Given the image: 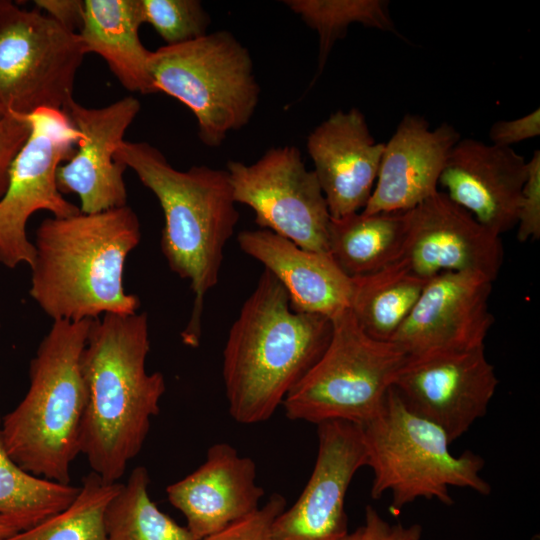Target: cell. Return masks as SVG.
<instances>
[{"instance_id": "1", "label": "cell", "mask_w": 540, "mask_h": 540, "mask_svg": "<svg viewBox=\"0 0 540 540\" xmlns=\"http://www.w3.org/2000/svg\"><path fill=\"white\" fill-rule=\"evenodd\" d=\"M149 351L146 312L92 319L81 360L87 399L79 448L109 483L140 453L166 391L163 374L146 370Z\"/></svg>"}, {"instance_id": "2", "label": "cell", "mask_w": 540, "mask_h": 540, "mask_svg": "<svg viewBox=\"0 0 540 540\" xmlns=\"http://www.w3.org/2000/svg\"><path fill=\"white\" fill-rule=\"evenodd\" d=\"M140 240L139 218L128 205L45 218L33 243L31 298L53 321L136 313L140 300L126 292L123 280Z\"/></svg>"}, {"instance_id": "3", "label": "cell", "mask_w": 540, "mask_h": 540, "mask_svg": "<svg viewBox=\"0 0 540 540\" xmlns=\"http://www.w3.org/2000/svg\"><path fill=\"white\" fill-rule=\"evenodd\" d=\"M332 331L330 318L293 311L285 288L264 269L223 350L230 416L245 425L270 419L320 359Z\"/></svg>"}, {"instance_id": "4", "label": "cell", "mask_w": 540, "mask_h": 540, "mask_svg": "<svg viewBox=\"0 0 540 540\" xmlns=\"http://www.w3.org/2000/svg\"><path fill=\"white\" fill-rule=\"evenodd\" d=\"M115 160L131 168L160 203L163 256L172 272L189 281L194 294L181 338L184 344L197 347L204 299L218 283L224 248L239 221L228 173L206 165L178 170L145 141L124 140Z\"/></svg>"}, {"instance_id": "5", "label": "cell", "mask_w": 540, "mask_h": 540, "mask_svg": "<svg viewBox=\"0 0 540 540\" xmlns=\"http://www.w3.org/2000/svg\"><path fill=\"white\" fill-rule=\"evenodd\" d=\"M92 319L53 321L29 366V388L3 420L1 435L11 458L25 471L70 484L80 454L86 407L81 360Z\"/></svg>"}, {"instance_id": "6", "label": "cell", "mask_w": 540, "mask_h": 540, "mask_svg": "<svg viewBox=\"0 0 540 540\" xmlns=\"http://www.w3.org/2000/svg\"><path fill=\"white\" fill-rule=\"evenodd\" d=\"M360 429L366 466L373 472L370 495L379 499L389 492L394 514L420 498L452 505V487L491 493L480 475L483 458L471 451L451 453L446 433L410 411L392 387L380 411Z\"/></svg>"}, {"instance_id": "7", "label": "cell", "mask_w": 540, "mask_h": 540, "mask_svg": "<svg viewBox=\"0 0 540 540\" xmlns=\"http://www.w3.org/2000/svg\"><path fill=\"white\" fill-rule=\"evenodd\" d=\"M149 70L155 93L186 105L196 118L199 139L210 148L246 126L259 102L251 55L227 30L151 51Z\"/></svg>"}, {"instance_id": "8", "label": "cell", "mask_w": 540, "mask_h": 540, "mask_svg": "<svg viewBox=\"0 0 540 540\" xmlns=\"http://www.w3.org/2000/svg\"><path fill=\"white\" fill-rule=\"evenodd\" d=\"M330 342L292 388L282 407L288 419L361 425L382 408L406 353L392 341L368 336L346 309L333 317Z\"/></svg>"}, {"instance_id": "9", "label": "cell", "mask_w": 540, "mask_h": 540, "mask_svg": "<svg viewBox=\"0 0 540 540\" xmlns=\"http://www.w3.org/2000/svg\"><path fill=\"white\" fill-rule=\"evenodd\" d=\"M86 54L78 33L38 9L0 0V107L5 112L64 113L74 101L76 75Z\"/></svg>"}, {"instance_id": "10", "label": "cell", "mask_w": 540, "mask_h": 540, "mask_svg": "<svg viewBox=\"0 0 540 540\" xmlns=\"http://www.w3.org/2000/svg\"><path fill=\"white\" fill-rule=\"evenodd\" d=\"M27 118L31 132L12 163L0 199V263L9 269L33 264L35 248L26 227L34 213L47 210L54 217H68L81 212L63 197L56 182L58 167L75 153L79 132L60 111L41 109Z\"/></svg>"}, {"instance_id": "11", "label": "cell", "mask_w": 540, "mask_h": 540, "mask_svg": "<svg viewBox=\"0 0 540 540\" xmlns=\"http://www.w3.org/2000/svg\"><path fill=\"white\" fill-rule=\"evenodd\" d=\"M226 171L236 203L255 223L306 250L328 253L331 215L314 171L295 146L269 148L256 162L230 160Z\"/></svg>"}, {"instance_id": "12", "label": "cell", "mask_w": 540, "mask_h": 540, "mask_svg": "<svg viewBox=\"0 0 540 540\" xmlns=\"http://www.w3.org/2000/svg\"><path fill=\"white\" fill-rule=\"evenodd\" d=\"M499 380L484 346L407 356L392 388L454 442L487 413Z\"/></svg>"}, {"instance_id": "13", "label": "cell", "mask_w": 540, "mask_h": 540, "mask_svg": "<svg viewBox=\"0 0 540 540\" xmlns=\"http://www.w3.org/2000/svg\"><path fill=\"white\" fill-rule=\"evenodd\" d=\"M317 441L312 473L295 503L275 518L272 540H343L349 534L347 491L367 464L360 425L319 423Z\"/></svg>"}, {"instance_id": "14", "label": "cell", "mask_w": 540, "mask_h": 540, "mask_svg": "<svg viewBox=\"0 0 540 540\" xmlns=\"http://www.w3.org/2000/svg\"><path fill=\"white\" fill-rule=\"evenodd\" d=\"M503 258L500 235L440 190L408 210L401 260L415 274L430 279L443 273L476 272L494 281Z\"/></svg>"}, {"instance_id": "15", "label": "cell", "mask_w": 540, "mask_h": 540, "mask_svg": "<svg viewBox=\"0 0 540 540\" xmlns=\"http://www.w3.org/2000/svg\"><path fill=\"white\" fill-rule=\"evenodd\" d=\"M140 109L137 98L126 96L99 108L74 100L64 111L80 138L73 156L58 167L56 182L62 194L78 195L82 213L127 205V167L115 160V153Z\"/></svg>"}, {"instance_id": "16", "label": "cell", "mask_w": 540, "mask_h": 540, "mask_svg": "<svg viewBox=\"0 0 540 540\" xmlns=\"http://www.w3.org/2000/svg\"><path fill=\"white\" fill-rule=\"evenodd\" d=\"M492 283L476 272L430 278L391 341L407 356L484 346L494 323L489 309Z\"/></svg>"}, {"instance_id": "17", "label": "cell", "mask_w": 540, "mask_h": 540, "mask_svg": "<svg viewBox=\"0 0 540 540\" xmlns=\"http://www.w3.org/2000/svg\"><path fill=\"white\" fill-rule=\"evenodd\" d=\"M526 162L512 147L460 138L448 155L438 188L483 226L501 235L517 224Z\"/></svg>"}, {"instance_id": "18", "label": "cell", "mask_w": 540, "mask_h": 540, "mask_svg": "<svg viewBox=\"0 0 540 540\" xmlns=\"http://www.w3.org/2000/svg\"><path fill=\"white\" fill-rule=\"evenodd\" d=\"M307 152L332 218L360 212L375 186L384 143L357 108L338 110L307 138Z\"/></svg>"}, {"instance_id": "19", "label": "cell", "mask_w": 540, "mask_h": 540, "mask_svg": "<svg viewBox=\"0 0 540 540\" xmlns=\"http://www.w3.org/2000/svg\"><path fill=\"white\" fill-rule=\"evenodd\" d=\"M255 462L228 443L211 445L204 462L170 484L166 494L201 540L260 507L265 491L257 484Z\"/></svg>"}, {"instance_id": "20", "label": "cell", "mask_w": 540, "mask_h": 540, "mask_svg": "<svg viewBox=\"0 0 540 540\" xmlns=\"http://www.w3.org/2000/svg\"><path fill=\"white\" fill-rule=\"evenodd\" d=\"M461 135L442 123L430 129L417 114H405L384 143L373 192L365 214L408 211L435 194L448 155Z\"/></svg>"}, {"instance_id": "21", "label": "cell", "mask_w": 540, "mask_h": 540, "mask_svg": "<svg viewBox=\"0 0 540 540\" xmlns=\"http://www.w3.org/2000/svg\"><path fill=\"white\" fill-rule=\"evenodd\" d=\"M237 242L282 284L293 311L332 319L349 309L351 278L329 253L306 250L261 228L241 231Z\"/></svg>"}, {"instance_id": "22", "label": "cell", "mask_w": 540, "mask_h": 540, "mask_svg": "<svg viewBox=\"0 0 540 540\" xmlns=\"http://www.w3.org/2000/svg\"><path fill=\"white\" fill-rule=\"evenodd\" d=\"M140 0H85L78 32L86 53L99 55L121 85L131 92L155 93L150 52L139 36Z\"/></svg>"}, {"instance_id": "23", "label": "cell", "mask_w": 540, "mask_h": 540, "mask_svg": "<svg viewBox=\"0 0 540 540\" xmlns=\"http://www.w3.org/2000/svg\"><path fill=\"white\" fill-rule=\"evenodd\" d=\"M408 231V211L332 218L328 253L350 278L379 271L401 259Z\"/></svg>"}, {"instance_id": "24", "label": "cell", "mask_w": 540, "mask_h": 540, "mask_svg": "<svg viewBox=\"0 0 540 540\" xmlns=\"http://www.w3.org/2000/svg\"><path fill=\"white\" fill-rule=\"evenodd\" d=\"M428 280L412 272L400 259L374 273L351 278L349 310L368 336L391 341Z\"/></svg>"}, {"instance_id": "25", "label": "cell", "mask_w": 540, "mask_h": 540, "mask_svg": "<svg viewBox=\"0 0 540 540\" xmlns=\"http://www.w3.org/2000/svg\"><path fill=\"white\" fill-rule=\"evenodd\" d=\"M149 483L145 467L132 470L106 507L105 540H196L152 501Z\"/></svg>"}, {"instance_id": "26", "label": "cell", "mask_w": 540, "mask_h": 540, "mask_svg": "<svg viewBox=\"0 0 540 540\" xmlns=\"http://www.w3.org/2000/svg\"><path fill=\"white\" fill-rule=\"evenodd\" d=\"M284 4L318 34L319 53L316 81L337 40L345 37L350 25L393 32L399 35L386 0H286Z\"/></svg>"}, {"instance_id": "27", "label": "cell", "mask_w": 540, "mask_h": 540, "mask_svg": "<svg viewBox=\"0 0 540 540\" xmlns=\"http://www.w3.org/2000/svg\"><path fill=\"white\" fill-rule=\"evenodd\" d=\"M121 486L90 472L67 508L2 540H105V510Z\"/></svg>"}, {"instance_id": "28", "label": "cell", "mask_w": 540, "mask_h": 540, "mask_svg": "<svg viewBox=\"0 0 540 540\" xmlns=\"http://www.w3.org/2000/svg\"><path fill=\"white\" fill-rule=\"evenodd\" d=\"M80 486L62 484L22 469L9 455L0 429V513L44 520L67 508Z\"/></svg>"}, {"instance_id": "29", "label": "cell", "mask_w": 540, "mask_h": 540, "mask_svg": "<svg viewBox=\"0 0 540 540\" xmlns=\"http://www.w3.org/2000/svg\"><path fill=\"white\" fill-rule=\"evenodd\" d=\"M143 22L165 45L193 41L207 34L211 18L198 0H140Z\"/></svg>"}, {"instance_id": "30", "label": "cell", "mask_w": 540, "mask_h": 540, "mask_svg": "<svg viewBox=\"0 0 540 540\" xmlns=\"http://www.w3.org/2000/svg\"><path fill=\"white\" fill-rule=\"evenodd\" d=\"M285 507V498L272 494L255 511L201 540H272L273 522Z\"/></svg>"}, {"instance_id": "31", "label": "cell", "mask_w": 540, "mask_h": 540, "mask_svg": "<svg viewBox=\"0 0 540 540\" xmlns=\"http://www.w3.org/2000/svg\"><path fill=\"white\" fill-rule=\"evenodd\" d=\"M526 179L523 184L517 211V239L521 242L540 237V151L535 150L526 162Z\"/></svg>"}, {"instance_id": "32", "label": "cell", "mask_w": 540, "mask_h": 540, "mask_svg": "<svg viewBox=\"0 0 540 540\" xmlns=\"http://www.w3.org/2000/svg\"><path fill=\"white\" fill-rule=\"evenodd\" d=\"M31 132L27 116L6 112L0 116V199L5 194L12 163Z\"/></svg>"}, {"instance_id": "33", "label": "cell", "mask_w": 540, "mask_h": 540, "mask_svg": "<svg viewBox=\"0 0 540 540\" xmlns=\"http://www.w3.org/2000/svg\"><path fill=\"white\" fill-rule=\"evenodd\" d=\"M539 134V108L513 120L496 121L489 130L491 144L504 147H512L513 144L534 138Z\"/></svg>"}, {"instance_id": "34", "label": "cell", "mask_w": 540, "mask_h": 540, "mask_svg": "<svg viewBox=\"0 0 540 540\" xmlns=\"http://www.w3.org/2000/svg\"><path fill=\"white\" fill-rule=\"evenodd\" d=\"M361 540H422V527L419 524H390L369 505L365 509L364 525L361 526Z\"/></svg>"}, {"instance_id": "35", "label": "cell", "mask_w": 540, "mask_h": 540, "mask_svg": "<svg viewBox=\"0 0 540 540\" xmlns=\"http://www.w3.org/2000/svg\"><path fill=\"white\" fill-rule=\"evenodd\" d=\"M35 6L66 30L78 33L83 24V0H35Z\"/></svg>"}, {"instance_id": "36", "label": "cell", "mask_w": 540, "mask_h": 540, "mask_svg": "<svg viewBox=\"0 0 540 540\" xmlns=\"http://www.w3.org/2000/svg\"><path fill=\"white\" fill-rule=\"evenodd\" d=\"M32 516L0 513V540L41 522Z\"/></svg>"}, {"instance_id": "37", "label": "cell", "mask_w": 540, "mask_h": 540, "mask_svg": "<svg viewBox=\"0 0 540 540\" xmlns=\"http://www.w3.org/2000/svg\"><path fill=\"white\" fill-rule=\"evenodd\" d=\"M343 540H361V527L349 533Z\"/></svg>"}, {"instance_id": "38", "label": "cell", "mask_w": 540, "mask_h": 540, "mask_svg": "<svg viewBox=\"0 0 540 540\" xmlns=\"http://www.w3.org/2000/svg\"><path fill=\"white\" fill-rule=\"evenodd\" d=\"M6 112L0 107V116H2L3 114H5Z\"/></svg>"}, {"instance_id": "39", "label": "cell", "mask_w": 540, "mask_h": 540, "mask_svg": "<svg viewBox=\"0 0 540 540\" xmlns=\"http://www.w3.org/2000/svg\"><path fill=\"white\" fill-rule=\"evenodd\" d=\"M1 326V325H0Z\"/></svg>"}]
</instances>
